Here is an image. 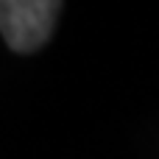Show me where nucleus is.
I'll return each mask as SVG.
<instances>
[{
    "label": "nucleus",
    "mask_w": 159,
    "mask_h": 159,
    "mask_svg": "<svg viewBox=\"0 0 159 159\" xmlns=\"http://www.w3.org/2000/svg\"><path fill=\"white\" fill-rule=\"evenodd\" d=\"M59 14V3L50 0H6L0 6V31L8 48L20 53H31L48 42L53 22Z\"/></svg>",
    "instance_id": "1"
}]
</instances>
